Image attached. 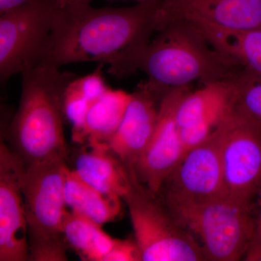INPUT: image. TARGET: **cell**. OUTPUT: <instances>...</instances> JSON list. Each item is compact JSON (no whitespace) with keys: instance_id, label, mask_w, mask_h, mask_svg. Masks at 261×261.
Segmentation results:
<instances>
[{"instance_id":"1","label":"cell","mask_w":261,"mask_h":261,"mask_svg":"<svg viewBox=\"0 0 261 261\" xmlns=\"http://www.w3.org/2000/svg\"><path fill=\"white\" fill-rule=\"evenodd\" d=\"M161 1L120 8L58 5L54 28L40 64L61 68L70 63L97 62L109 65L110 72L116 75L157 31Z\"/></svg>"},{"instance_id":"2","label":"cell","mask_w":261,"mask_h":261,"mask_svg":"<svg viewBox=\"0 0 261 261\" xmlns=\"http://www.w3.org/2000/svg\"><path fill=\"white\" fill-rule=\"evenodd\" d=\"M145 45L128 58L117 76L141 70L149 82L168 89L228 80L240 69L211 47L185 19L164 18Z\"/></svg>"},{"instance_id":"3","label":"cell","mask_w":261,"mask_h":261,"mask_svg":"<svg viewBox=\"0 0 261 261\" xmlns=\"http://www.w3.org/2000/svg\"><path fill=\"white\" fill-rule=\"evenodd\" d=\"M21 75L20 103L8 129L10 148L25 167L67 160L64 94L76 76L44 64Z\"/></svg>"},{"instance_id":"4","label":"cell","mask_w":261,"mask_h":261,"mask_svg":"<svg viewBox=\"0 0 261 261\" xmlns=\"http://www.w3.org/2000/svg\"><path fill=\"white\" fill-rule=\"evenodd\" d=\"M67 160L25 167L22 177L30 260L65 261L63 224L68 214L65 197Z\"/></svg>"},{"instance_id":"5","label":"cell","mask_w":261,"mask_h":261,"mask_svg":"<svg viewBox=\"0 0 261 261\" xmlns=\"http://www.w3.org/2000/svg\"><path fill=\"white\" fill-rule=\"evenodd\" d=\"M161 202L178 224L200 240L206 260H240L253 240L255 224L250 205L227 197L203 202Z\"/></svg>"},{"instance_id":"6","label":"cell","mask_w":261,"mask_h":261,"mask_svg":"<svg viewBox=\"0 0 261 261\" xmlns=\"http://www.w3.org/2000/svg\"><path fill=\"white\" fill-rule=\"evenodd\" d=\"M123 200L128 206L142 261L206 260L202 247L135 174Z\"/></svg>"},{"instance_id":"7","label":"cell","mask_w":261,"mask_h":261,"mask_svg":"<svg viewBox=\"0 0 261 261\" xmlns=\"http://www.w3.org/2000/svg\"><path fill=\"white\" fill-rule=\"evenodd\" d=\"M58 7L53 0L24 5L0 15V83L40 64Z\"/></svg>"},{"instance_id":"8","label":"cell","mask_w":261,"mask_h":261,"mask_svg":"<svg viewBox=\"0 0 261 261\" xmlns=\"http://www.w3.org/2000/svg\"><path fill=\"white\" fill-rule=\"evenodd\" d=\"M221 136L225 197L250 205L261 185V130L233 108Z\"/></svg>"},{"instance_id":"9","label":"cell","mask_w":261,"mask_h":261,"mask_svg":"<svg viewBox=\"0 0 261 261\" xmlns=\"http://www.w3.org/2000/svg\"><path fill=\"white\" fill-rule=\"evenodd\" d=\"M159 193H163L162 200L191 202L226 197L221 161V125L208 138L187 151Z\"/></svg>"},{"instance_id":"10","label":"cell","mask_w":261,"mask_h":261,"mask_svg":"<svg viewBox=\"0 0 261 261\" xmlns=\"http://www.w3.org/2000/svg\"><path fill=\"white\" fill-rule=\"evenodd\" d=\"M190 90V86H187L168 89L163 94L153 135L134 168L138 181L154 195L159 194L186 153L176 111L182 98Z\"/></svg>"},{"instance_id":"11","label":"cell","mask_w":261,"mask_h":261,"mask_svg":"<svg viewBox=\"0 0 261 261\" xmlns=\"http://www.w3.org/2000/svg\"><path fill=\"white\" fill-rule=\"evenodd\" d=\"M23 161L0 144V261L30 260L22 177Z\"/></svg>"},{"instance_id":"12","label":"cell","mask_w":261,"mask_h":261,"mask_svg":"<svg viewBox=\"0 0 261 261\" xmlns=\"http://www.w3.org/2000/svg\"><path fill=\"white\" fill-rule=\"evenodd\" d=\"M166 90L147 80L132 92L121 124L108 141V147L133 170L148 145L157 123L160 102Z\"/></svg>"},{"instance_id":"13","label":"cell","mask_w":261,"mask_h":261,"mask_svg":"<svg viewBox=\"0 0 261 261\" xmlns=\"http://www.w3.org/2000/svg\"><path fill=\"white\" fill-rule=\"evenodd\" d=\"M165 18L195 19L218 28H261V0H161Z\"/></svg>"},{"instance_id":"14","label":"cell","mask_w":261,"mask_h":261,"mask_svg":"<svg viewBox=\"0 0 261 261\" xmlns=\"http://www.w3.org/2000/svg\"><path fill=\"white\" fill-rule=\"evenodd\" d=\"M233 85L230 79L202 84L197 90L187 92L176 111L179 128L195 126L213 132L233 108Z\"/></svg>"},{"instance_id":"15","label":"cell","mask_w":261,"mask_h":261,"mask_svg":"<svg viewBox=\"0 0 261 261\" xmlns=\"http://www.w3.org/2000/svg\"><path fill=\"white\" fill-rule=\"evenodd\" d=\"M83 145L75 153L72 169L91 186L123 200L132 187L135 173L107 147Z\"/></svg>"},{"instance_id":"16","label":"cell","mask_w":261,"mask_h":261,"mask_svg":"<svg viewBox=\"0 0 261 261\" xmlns=\"http://www.w3.org/2000/svg\"><path fill=\"white\" fill-rule=\"evenodd\" d=\"M182 19L190 22L211 47L240 69L261 75V28L228 30L195 19Z\"/></svg>"},{"instance_id":"17","label":"cell","mask_w":261,"mask_h":261,"mask_svg":"<svg viewBox=\"0 0 261 261\" xmlns=\"http://www.w3.org/2000/svg\"><path fill=\"white\" fill-rule=\"evenodd\" d=\"M65 197L70 211L100 226L114 221L121 212L122 199L91 186L69 167L65 176Z\"/></svg>"},{"instance_id":"18","label":"cell","mask_w":261,"mask_h":261,"mask_svg":"<svg viewBox=\"0 0 261 261\" xmlns=\"http://www.w3.org/2000/svg\"><path fill=\"white\" fill-rule=\"evenodd\" d=\"M132 97L121 89L109 88L89 108L82 145L105 146L121 124Z\"/></svg>"},{"instance_id":"19","label":"cell","mask_w":261,"mask_h":261,"mask_svg":"<svg viewBox=\"0 0 261 261\" xmlns=\"http://www.w3.org/2000/svg\"><path fill=\"white\" fill-rule=\"evenodd\" d=\"M104 64L83 77H75L65 89V118L71 125L72 140L82 145V134L89 108L109 89L102 75Z\"/></svg>"},{"instance_id":"20","label":"cell","mask_w":261,"mask_h":261,"mask_svg":"<svg viewBox=\"0 0 261 261\" xmlns=\"http://www.w3.org/2000/svg\"><path fill=\"white\" fill-rule=\"evenodd\" d=\"M102 226L68 211L63 224L68 248L84 261H104L116 239L103 231Z\"/></svg>"},{"instance_id":"21","label":"cell","mask_w":261,"mask_h":261,"mask_svg":"<svg viewBox=\"0 0 261 261\" xmlns=\"http://www.w3.org/2000/svg\"><path fill=\"white\" fill-rule=\"evenodd\" d=\"M230 80L233 109L261 130V75L240 70Z\"/></svg>"},{"instance_id":"22","label":"cell","mask_w":261,"mask_h":261,"mask_svg":"<svg viewBox=\"0 0 261 261\" xmlns=\"http://www.w3.org/2000/svg\"><path fill=\"white\" fill-rule=\"evenodd\" d=\"M104 261H142V254L135 240H115Z\"/></svg>"},{"instance_id":"23","label":"cell","mask_w":261,"mask_h":261,"mask_svg":"<svg viewBox=\"0 0 261 261\" xmlns=\"http://www.w3.org/2000/svg\"><path fill=\"white\" fill-rule=\"evenodd\" d=\"M44 1H48V0H0V15L9 12L10 10L20 8L24 5Z\"/></svg>"},{"instance_id":"24","label":"cell","mask_w":261,"mask_h":261,"mask_svg":"<svg viewBox=\"0 0 261 261\" xmlns=\"http://www.w3.org/2000/svg\"><path fill=\"white\" fill-rule=\"evenodd\" d=\"M94 0H54L57 5H63L68 4H91ZM139 3L151 1V0H134Z\"/></svg>"},{"instance_id":"25","label":"cell","mask_w":261,"mask_h":261,"mask_svg":"<svg viewBox=\"0 0 261 261\" xmlns=\"http://www.w3.org/2000/svg\"><path fill=\"white\" fill-rule=\"evenodd\" d=\"M253 241L261 247V205L260 214H259L258 219L255 224V236H254Z\"/></svg>"}]
</instances>
